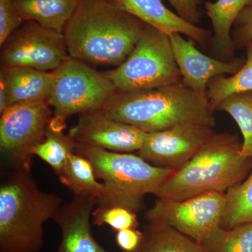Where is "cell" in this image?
<instances>
[{
  "label": "cell",
  "instance_id": "30bf717a",
  "mask_svg": "<svg viewBox=\"0 0 252 252\" xmlns=\"http://www.w3.org/2000/svg\"><path fill=\"white\" fill-rule=\"evenodd\" d=\"M1 68L27 67L53 72L69 57L63 33L24 21L1 46Z\"/></svg>",
  "mask_w": 252,
  "mask_h": 252
},
{
  "label": "cell",
  "instance_id": "7a4b0ae2",
  "mask_svg": "<svg viewBox=\"0 0 252 252\" xmlns=\"http://www.w3.org/2000/svg\"><path fill=\"white\" fill-rule=\"evenodd\" d=\"M99 110L146 132L189 123L216 126L207 95L192 90L182 81L148 90L117 91Z\"/></svg>",
  "mask_w": 252,
  "mask_h": 252
},
{
  "label": "cell",
  "instance_id": "d6986e66",
  "mask_svg": "<svg viewBox=\"0 0 252 252\" xmlns=\"http://www.w3.org/2000/svg\"><path fill=\"white\" fill-rule=\"evenodd\" d=\"M65 121L54 116L46 127L44 140L32 149L33 155L46 162L57 176L61 175L77 143L70 136L64 134Z\"/></svg>",
  "mask_w": 252,
  "mask_h": 252
},
{
  "label": "cell",
  "instance_id": "5bb4252c",
  "mask_svg": "<svg viewBox=\"0 0 252 252\" xmlns=\"http://www.w3.org/2000/svg\"><path fill=\"white\" fill-rule=\"evenodd\" d=\"M97 203L91 194H74L70 201L61 205L52 218L62 235L56 252H114L101 246L91 232V218Z\"/></svg>",
  "mask_w": 252,
  "mask_h": 252
},
{
  "label": "cell",
  "instance_id": "4316f807",
  "mask_svg": "<svg viewBox=\"0 0 252 252\" xmlns=\"http://www.w3.org/2000/svg\"><path fill=\"white\" fill-rule=\"evenodd\" d=\"M23 23L14 0H0V46L21 27Z\"/></svg>",
  "mask_w": 252,
  "mask_h": 252
},
{
  "label": "cell",
  "instance_id": "7c38bea8",
  "mask_svg": "<svg viewBox=\"0 0 252 252\" xmlns=\"http://www.w3.org/2000/svg\"><path fill=\"white\" fill-rule=\"evenodd\" d=\"M147 134L134 126L107 117L99 109L79 114L77 124L68 132L77 143L120 153L138 152Z\"/></svg>",
  "mask_w": 252,
  "mask_h": 252
},
{
  "label": "cell",
  "instance_id": "8fae6325",
  "mask_svg": "<svg viewBox=\"0 0 252 252\" xmlns=\"http://www.w3.org/2000/svg\"><path fill=\"white\" fill-rule=\"evenodd\" d=\"M215 133L213 127L190 123L147 132L137 154L154 166L177 170L198 153Z\"/></svg>",
  "mask_w": 252,
  "mask_h": 252
},
{
  "label": "cell",
  "instance_id": "484cf974",
  "mask_svg": "<svg viewBox=\"0 0 252 252\" xmlns=\"http://www.w3.org/2000/svg\"><path fill=\"white\" fill-rule=\"evenodd\" d=\"M92 218L94 225H107L115 232L139 226L137 213L124 207H96L93 212Z\"/></svg>",
  "mask_w": 252,
  "mask_h": 252
},
{
  "label": "cell",
  "instance_id": "f546056e",
  "mask_svg": "<svg viewBox=\"0 0 252 252\" xmlns=\"http://www.w3.org/2000/svg\"><path fill=\"white\" fill-rule=\"evenodd\" d=\"M118 246L125 252H133L140 246L144 238L143 231L137 228L119 230L116 232Z\"/></svg>",
  "mask_w": 252,
  "mask_h": 252
},
{
  "label": "cell",
  "instance_id": "603a6c76",
  "mask_svg": "<svg viewBox=\"0 0 252 252\" xmlns=\"http://www.w3.org/2000/svg\"><path fill=\"white\" fill-rule=\"evenodd\" d=\"M225 199L221 228L230 229L252 222V168L243 182L225 192Z\"/></svg>",
  "mask_w": 252,
  "mask_h": 252
},
{
  "label": "cell",
  "instance_id": "3957f363",
  "mask_svg": "<svg viewBox=\"0 0 252 252\" xmlns=\"http://www.w3.org/2000/svg\"><path fill=\"white\" fill-rule=\"evenodd\" d=\"M62 198L39 189L31 170L10 169L0 185V252H39L44 224Z\"/></svg>",
  "mask_w": 252,
  "mask_h": 252
},
{
  "label": "cell",
  "instance_id": "ac0fdd59",
  "mask_svg": "<svg viewBox=\"0 0 252 252\" xmlns=\"http://www.w3.org/2000/svg\"><path fill=\"white\" fill-rule=\"evenodd\" d=\"M80 0H14L20 17L63 33Z\"/></svg>",
  "mask_w": 252,
  "mask_h": 252
},
{
  "label": "cell",
  "instance_id": "d4e9b609",
  "mask_svg": "<svg viewBox=\"0 0 252 252\" xmlns=\"http://www.w3.org/2000/svg\"><path fill=\"white\" fill-rule=\"evenodd\" d=\"M200 244L206 252H252V222L230 229L220 225Z\"/></svg>",
  "mask_w": 252,
  "mask_h": 252
},
{
  "label": "cell",
  "instance_id": "277c9868",
  "mask_svg": "<svg viewBox=\"0 0 252 252\" xmlns=\"http://www.w3.org/2000/svg\"><path fill=\"white\" fill-rule=\"evenodd\" d=\"M235 134L215 133L187 163L167 177L157 198L186 200L209 192H223L243 182L251 171L252 158L241 154Z\"/></svg>",
  "mask_w": 252,
  "mask_h": 252
},
{
  "label": "cell",
  "instance_id": "ba28073f",
  "mask_svg": "<svg viewBox=\"0 0 252 252\" xmlns=\"http://www.w3.org/2000/svg\"><path fill=\"white\" fill-rule=\"evenodd\" d=\"M54 117L48 102L10 106L0 118V150L10 169L32 170V149L45 137Z\"/></svg>",
  "mask_w": 252,
  "mask_h": 252
},
{
  "label": "cell",
  "instance_id": "9a60e30c",
  "mask_svg": "<svg viewBox=\"0 0 252 252\" xmlns=\"http://www.w3.org/2000/svg\"><path fill=\"white\" fill-rule=\"evenodd\" d=\"M119 9L163 32L167 35L173 33L185 34L201 46L211 42L212 33L187 22L172 12L162 0H108Z\"/></svg>",
  "mask_w": 252,
  "mask_h": 252
},
{
  "label": "cell",
  "instance_id": "8992f818",
  "mask_svg": "<svg viewBox=\"0 0 252 252\" xmlns=\"http://www.w3.org/2000/svg\"><path fill=\"white\" fill-rule=\"evenodd\" d=\"M105 73L120 92L157 89L182 81L169 35L147 24L126 61Z\"/></svg>",
  "mask_w": 252,
  "mask_h": 252
},
{
  "label": "cell",
  "instance_id": "ffe728a7",
  "mask_svg": "<svg viewBox=\"0 0 252 252\" xmlns=\"http://www.w3.org/2000/svg\"><path fill=\"white\" fill-rule=\"evenodd\" d=\"M144 238L133 252H206L201 244L161 223H148Z\"/></svg>",
  "mask_w": 252,
  "mask_h": 252
},
{
  "label": "cell",
  "instance_id": "e0dca14e",
  "mask_svg": "<svg viewBox=\"0 0 252 252\" xmlns=\"http://www.w3.org/2000/svg\"><path fill=\"white\" fill-rule=\"evenodd\" d=\"M252 5V0H217L205 3V13L211 20L214 31L210 44L220 60L234 59L235 46L231 36L232 27L243 10Z\"/></svg>",
  "mask_w": 252,
  "mask_h": 252
},
{
  "label": "cell",
  "instance_id": "7402d4cb",
  "mask_svg": "<svg viewBox=\"0 0 252 252\" xmlns=\"http://www.w3.org/2000/svg\"><path fill=\"white\" fill-rule=\"evenodd\" d=\"M245 49L247 60L238 72L229 77L218 76L209 82L207 97L214 111L230 94L252 91V41Z\"/></svg>",
  "mask_w": 252,
  "mask_h": 252
},
{
  "label": "cell",
  "instance_id": "5b68a950",
  "mask_svg": "<svg viewBox=\"0 0 252 252\" xmlns=\"http://www.w3.org/2000/svg\"><path fill=\"white\" fill-rule=\"evenodd\" d=\"M74 153L89 159L97 180L103 181L99 207H121L131 211L144 209V197L157 195L173 169L154 166L138 154L120 153L77 143Z\"/></svg>",
  "mask_w": 252,
  "mask_h": 252
},
{
  "label": "cell",
  "instance_id": "f1b7e54d",
  "mask_svg": "<svg viewBox=\"0 0 252 252\" xmlns=\"http://www.w3.org/2000/svg\"><path fill=\"white\" fill-rule=\"evenodd\" d=\"M177 11V15L187 22L195 25L201 21L200 5L202 0H167Z\"/></svg>",
  "mask_w": 252,
  "mask_h": 252
},
{
  "label": "cell",
  "instance_id": "2e32d148",
  "mask_svg": "<svg viewBox=\"0 0 252 252\" xmlns=\"http://www.w3.org/2000/svg\"><path fill=\"white\" fill-rule=\"evenodd\" d=\"M54 81V72L34 68H1L0 72V83L6 91L7 108L24 102H49Z\"/></svg>",
  "mask_w": 252,
  "mask_h": 252
},
{
  "label": "cell",
  "instance_id": "52a82bcc",
  "mask_svg": "<svg viewBox=\"0 0 252 252\" xmlns=\"http://www.w3.org/2000/svg\"><path fill=\"white\" fill-rule=\"evenodd\" d=\"M53 72L54 85L48 103L54 109V117L64 120L100 109L117 92L105 72L70 56Z\"/></svg>",
  "mask_w": 252,
  "mask_h": 252
},
{
  "label": "cell",
  "instance_id": "9c48e42d",
  "mask_svg": "<svg viewBox=\"0 0 252 252\" xmlns=\"http://www.w3.org/2000/svg\"><path fill=\"white\" fill-rule=\"evenodd\" d=\"M225 201L223 192H209L180 201L158 198L144 213V220L169 225L201 243L220 226Z\"/></svg>",
  "mask_w": 252,
  "mask_h": 252
},
{
  "label": "cell",
  "instance_id": "83f0119b",
  "mask_svg": "<svg viewBox=\"0 0 252 252\" xmlns=\"http://www.w3.org/2000/svg\"><path fill=\"white\" fill-rule=\"evenodd\" d=\"M233 34L235 48L245 47L252 41V5L243 10L235 23Z\"/></svg>",
  "mask_w": 252,
  "mask_h": 252
},
{
  "label": "cell",
  "instance_id": "6da1fadb",
  "mask_svg": "<svg viewBox=\"0 0 252 252\" xmlns=\"http://www.w3.org/2000/svg\"><path fill=\"white\" fill-rule=\"evenodd\" d=\"M146 26L108 0H80L63 35L70 57L118 67L132 52Z\"/></svg>",
  "mask_w": 252,
  "mask_h": 252
},
{
  "label": "cell",
  "instance_id": "cb8c5ba5",
  "mask_svg": "<svg viewBox=\"0 0 252 252\" xmlns=\"http://www.w3.org/2000/svg\"><path fill=\"white\" fill-rule=\"evenodd\" d=\"M217 110L224 111L234 119L243 137L242 155L252 158V91L230 94Z\"/></svg>",
  "mask_w": 252,
  "mask_h": 252
},
{
  "label": "cell",
  "instance_id": "4fadbf2b",
  "mask_svg": "<svg viewBox=\"0 0 252 252\" xmlns=\"http://www.w3.org/2000/svg\"><path fill=\"white\" fill-rule=\"evenodd\" d=\"M169 38L182 81L203 95H207V87L212 79L223 74L233 75L245 63L241 59L225 61L209 57L196 49L193 40L184 39L179 33H173Z\"/></svg>",
  "mask_w": 252,
  "mask_h": 252
},
{
  "label": "cell",
  "instance_id": "44dd1931",
  "mask_svg": "<svg viewBox=\"0 0 252 252\" xmlns=\"http://www.w3.org/2000/svg\"><path fill=\"white\" fill-rule=\"evenodd\" d=\"M60 182L74 194H91L97 200L103 192V184L97 181L94 167L89 159L73 152L68 157Z\"/></svg>",
  "mask_w": 252,
  "mask_h": 252
}]
</instances>
